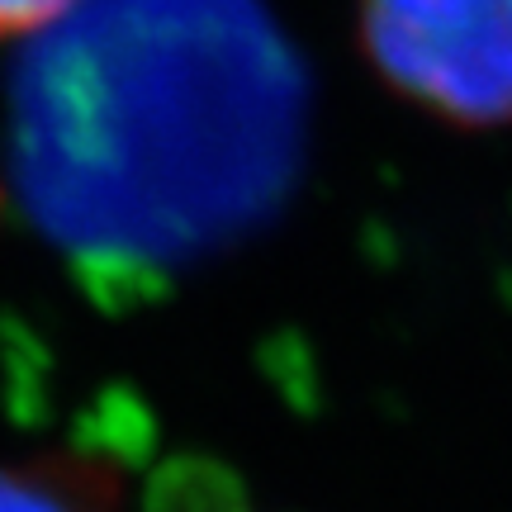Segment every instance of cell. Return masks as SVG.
<instances>
[{"label":"cell","instance_id":"obj_1","mask_svg":"<svg viewBox=\"0 0 512 512\" xmlns=\"http://www.w3.org/2000/svg\"><path fill=\"white\" fill-rule=\"evenodd\" d=\"M313 86L266 0H76L10 72L19 204L91 294L143 299L290 204Z\"/></svg>","mask_w":512,"mask_h":512},{"label":"cell","instance_id":"obj_2","mask_svg":"<svg viewBox=\"0 0 512 512\" xmlns=\"http://www.w3.org/2000/svg\"><path fill=\"white\" fill-rule=\"evenodd\" d=\"M361 48L418 110L456 128L512 124V0H361Z\"/></svg>","mask_w":512,"mask_h":512},{"label":"cell","instance_id":"obj_3","mask_svg":"<svg viewBox=\"0 0 512 512\" xmlns=\"http://www.w3.org/2000/svg\"><path fill=\"white\" fill-rule=\"evenodd\" d=\"M110 494L91 470L57 460L0 470V512H110Z\"/></svg>","mask_w":512,"mask_h":512},{"label":"cell","instance_id":"obj_4","mask_svg":"<svg viewBox=\"0 0 512 512\" xmlns=\"http://www.w3.org/2000/svg\"><path fill=\"white\" fill-rule=\"evenodd\" d=\"M72 5L76 0H0V38H34Z\"/></svg>","mask_w":512,"mask_h":512}]
</instances>
